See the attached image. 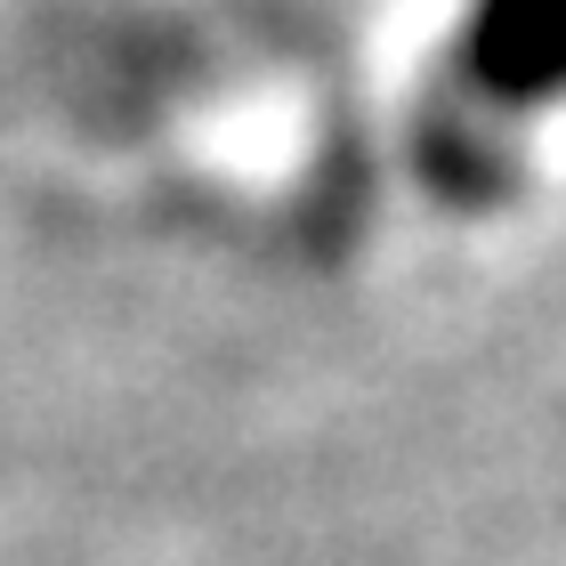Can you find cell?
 <instances>
[{"mask_svg": "<svg viewBox=\"0 0 566 566\" xmlns=\"http://www.w3.org/2000/svg\"><path fill=\"white\" fill-rule=\"evenodd\" d=\"M453 82L510 122L566 97V0H470Z\"/></svg>", "mask_w": 566, "mask_h": 566, "instance_id": "obj_1", "label": "cell"}, {"mask_svg": "<svg viewBox=\"0 0 566 566\" xmlns=\"http://www.w3.org/2000/svg\"><path fill=\"white\" fill-rule=\"evenodd\" d=\"M413 154L446 195L485 202V195H502L510 178H518V122L502 106H485L478 90L446 82V90H429V106L413 114Z\"/></svg>", "mask_w": 566, "mask_h": 566, "instance_id": "obj_2", "label": "cell"}]
</instances>
